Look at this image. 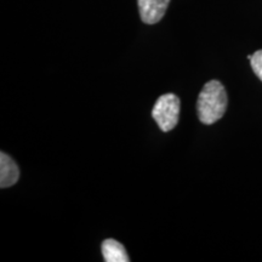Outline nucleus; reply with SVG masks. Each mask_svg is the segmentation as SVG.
Listing matches in <instances>:
<instances>
[{"label": "nucleus", "instance_id": "nucleus-2", "mask_svg": "<svg viewBox=\"0 0 262 262\" xmlns=\"http://www.w3.org/2000/svg\"><path fill=\"white\" fill-rule=\"evenodd\" d=\"M152 117L164 133L178 125L180 118V98L173 94L162 95L152 110Z\"/></svg>", "mask_w": 262, "mask_h": 262}, {"label": "nucleus", "instance_id": "nucleus-4", "mask_svg": "<svg viewBox=\"0 0 262 262\" xmlns=\"http://www.w3.org/2000/svg\"><path fill=\"white\" fill-rule=\"evenodd\" d=\"M18 178L19 169L15 160L4 152L0 153V187H11L18 181Z\"/></svg>", "mask_w": 262, "mask_h": 262}, {"label": "nucleus", "instance_id": "nucleus-1", "mask_svg": "<svg viewBox=\"0 0 262 262\" xmlns=\"http://www.w3.org/2000/svg\"><path fill=\"white\" fill-rule=\"evenodd\" d=\"M227 93L219 80L208 81L198 97L196 110L198 118L203 124L210 125L220 120L227 110Z\"/></svg>", "mask_w": 262, "mask_h": 262}, {"label": "nucleus", "instance_id": "nucleus-3", "mask_svg": "<svg viewBox=\"0 0 262 262\" xmlns=\"http://www.w3.org/2000/svg\"><path fill=\"white\" fill-rule=\"evenodd\" d=\"M140 17L146 25L158 24L165 15L170 0H137Z\"/></svg>", "mask_w": 262, "mask_h": 262}, {"label": "nucleus", "instance_id": "nucleus-6", "mask_svg": "<svg viewBox=\"0 0 262 262\" xmlns=\"http://www.w3.org/2000/svg\"><path fill=\"white\" fill-rule=\"evenodd\" d=\"M250 60L251 68H253L254 73L257 75L258 79L262 81V50H258L255 52L251 56H248Z\"/></svg>", "mask_w": 262, "mask_h": 262}, {"label": "nucleus", "instance_id": "nucleus-5", "mask_svg": "<svg viewBox=\"0 0 262 262\" xmlns=\"http://www.w3.org/2000/svg\"><path fill=\"white\" fill-rule=\"evenodd\" d=\"M102 255L106 262H129L125 248L114 239H106L102 243Z\"/></svg>", "mask_w": 262, "mask_h": 262}]
</instances>
